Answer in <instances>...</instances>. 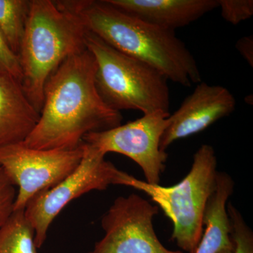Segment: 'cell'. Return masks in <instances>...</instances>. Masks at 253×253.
<instances>
[{
	"label": "cell",
	"mask_w": 253,
	"mask_h": 253,
	"mask_svg": "<svg viewBox=\"0 0 253 253\" xmlns=\"http://www.w3.org/2000/svg\"><path fill=\"white\" fill-rule=\"evenodd\" d=\"M96 64L84 49L63 61L46 82L40 119L23 144L38 150L81 146L89 133L121 126V112L109 107L95 83Z\"/></svg>",
	"instance_id": "cell-1"
},
{
	"label": "cell",
	"mask_w": 253,
	"mask_h": 253,
	"mask_svg": "<svg viewBox=\"0 0 253 253\" xmlns=\"http://www.w3.org/2000/svg\"><path fill=\"white\" fill-rule=\"evenodd\" d=\"M55 1L60 8L77 16L86 31L123 54L157 70L168 81L184 87L202 82L194 56L174 31L141 21L107 0Z\"/></svg>",
	"instance_id": "cell-2"
},
{
	"label": "cell",
	"mask_w": 253,
	"mask_h": 253,
	"mask_svg": "<svg viewBox=\"0 0 253 253\" xmlns=\"http://www.w3.org/2000/svg\"><path fill=\"white\" fill-rule=\"evenodd\" d=\"M86 30L77 16L51 0H31L18 58L23 89L38 112L46 82L70 56L86 49Z\"/></svg>",
	"instance_id": "cell-3"
},
{
	"label": "cell",
	"mask_w": 253,
	"mask_h": 253,
	"mask_svg": "<svg viewBox=\"0 0 253 253\" xmlns=\"http://www.w3.org/2000/svg\"><path fill=\"white\" fill-rule=\"evenodd\" d=\"M217 160L211 145L203 144L193 157L187 175L175 185L151 184L125 172L121 185L142 191L173 224L171 240L186 253H194L203 233L208 200L217 183Z\"/></svg>",
	"instance_id": "cell-4"
},
{
	"label": "cell",
	"mask_w": 253,
	"mask_h": 253,
	"mask_svg": "<svg viewBox=\"0 0 253 253\" xmlns=\"http://www.w3.org/2000/svg\"><path fill=\"white\" fill-rule=\"evenodd\" d=\"M85 46L96 61V88L109 107L144 115L169 113L168 80L162 73L123 54L89 31H86Z\"/></svg>",
	"instance_id": "cell-5"
},
{
	"label": "cell",
	"mask_w": 253,
	"mask_h": 253,
	"mask_svg": "<svg viewBox=\"0 0 253 253\" xmlns=\"http://www.w3.org/2000/svg\"><path fill=\"white\" fill-rule=\"evenodd\" d=\"M82 145L83 156L78 168L56 186L37 194L25 208V215L34 229L38 249L45 242L55 218L71 201L91 191L121 185L125 172L106 161L104 155L83 143Z\"/></svg>",
	"instance_id": "cell-6"
},
{
	"label": "cell",
	"mask_w": 253,
	"mask_h": 253,
	"mask_svg": "<svg viewBox=\"0 0 253 253\" xmlns=\"http://www.w3.org/2000/svg\"><path fill=\"white\" fill-rule=\"evenodd\" d=\"M83 156V145L74 149L38 150L22 142L0 148V167L18 189L14 211L24 210L37 194L67 177Z\"/></svg>",
	"instance_id": "cell-7"
},
{
	"label": "cell",
	"mask_w": 253,
	"mask_h": 253,
	"mask_svg": "<svg viewBox=\"0 0 253 253\" xmlns=\"http://www.w3.org/2000/svg\"><path fill=\"white\" fill-rule=\"evenodd\" d=\"M169 116L161 111L144 115L126 125L89 133L83 143L104 156L113 152L130 158L142 169L146 182L158 184L168 159L160 144Z\"/></svg>",
	"instance_id": "cell-8"
},
{
	"label": "cell",
	"mask_w": 253,
	"mask_h": 253,
	"mask_svg": "<svg viewBox=\"0 0 253 253\" xmlns=\"http://www.w3.org/2000/svg\"><path fill=\"white\" fill-rule=\"evenodd\" d=\"M159 208L137 194L117 198L101 218L105 235L88 253H184L165 247L153 219Z\"/></svg>",
	"instance_id": "cell-9"
},
{
	"label": "cell",
	"mask_w": 253,
	"mask_h": 253,
	"mask_svg": "<svg viewBox=\"0 0 253 253\" xmlns=\"http://www.w3.org/2000/svg\"><path fill=\"white\" fill-rule=\"evenodd\" d=\"M236 107L235 97L225 86L201 82L179 109L169 114L167 127L161 137V149L166 152L174 141L205 130L229 116Z\"/></svg>",
	"instance_id": "cell-10"
},
{
	"label": "cell",
	"mask_w": 253,
	"mask_h": 253,
	"mask_svg": "<svg viewBox=\"0 0 253 253\" xmlns=\"http://www.w3.org/2000/svg\"><path fill=\"white\" fill-rule=\"evenodd\" d=\"M124 12L157 27L174 31L217 9L218 0H107Z\"/></svg>",
	"instance_id": "cell-11"
},
{
	"label": "cell",
	"mask_w": 253,
	"mask_h": 253,
	"mask_svg": "<svg viewBox=\"0 0 253 253\" xmlns=\"http://www.w3.org/2000/svg\"><path fill=\"white\" fill-rule=\"evenodd\" d=\"M39 119L21 82L0 70V148L23 142Z\"/></svg>",
	"instance_id": "cell-12"
},
{
	"label": "cell",
	"mask_w": 253,
	"mask_h": 253,
	"mask_svg": "<svg viewBox=\"0 0 253 253\" xmlns=\"http://www.w3.org/2000/svg\"><path fill=\"white\" fill-rule=\"evenodd\" d=\"M234 190L227 173L218 172L214 192L208 200L204 217V233L194 253H217L232 244L226 206Z\"/></svg>",
	"instance_id": "cell-13"
},
{
	"label": "cell",
	"mask_w": 253,
	"mask_h": 253,
	"mask_svg": "<svg viewBox=\"0 0 253 253\" xmlns=\"http://www.w3.org/2000/svg\"><path fill=\"white\" fill-rule=\"evenodd\" d=\"M35 232L24 210L14 211L0 227V253H37Z\"/></svg>",
	"instance_id": "cell-14"
},
{
	"label": "cell",
	"mask_w": 253,
	"mask_h": 253,
	"mask_svg": "<svg viewBox=\"0 0 253 253\" xmlns=\"http://www.w3.org/2000/svg\"><path fill=\"white\" fill-rule=\"evenodd\" d=\"M30 7L31 0H0V31L17 55Z\"/></svg>",
	"instance_id": "cell-15"
},
{
	"label": "cell",
	"mask_w": 253,
	"mask_h": 253,
	"mask_svg": "<svg viewBox=\"0 0 253 253\" xmlns=\"http://www.w3.org/2000/svg\"><path fill=\"white\" fill-rule=\"evenodd\" d=\"M232 244L217 253H253V233L241 212L231 203L226 206Z\"/></svg>",
	"instance_id": "cell-16"
},
{
	"label": "cell",
	"mask_w": 253,
	"mask_h": 253,
	"mask_svg": "<svg viewBox=\"0 0 253 253\" xmlns=\"http://www.w3.org/2000/svg\"><path fill=\"white\" fill-rule=\"evenodd\" d=\"M221 17L236 26L253 16V0H218Z\"/></svg>",
	"instance_id": "cell-17"
},
{
	"label": "cell",
	"mask_w": 253,
	"mask_h": 253,
	"mask_svg": "<svg viewBox=\"0 0 253 253\" xmlns=\"http://www.w3.org/2000/svg\"><path fill=\"white\" fill-rule=\"evenodd\" d=\"M16 192V186L0 167V227L14 212Z\"/></svg>",
	"instance_id": "cell-18"
},
{
	"label": "cell",
	"mask_w": 253,
	"mask_h": 253,
	"mask_svg": "<svg viewBox=\"0 0 253 253\" xmlns=\"http://www.w3.org/2000/svg\"><path fill=\"white\" fill-rule=\"evenodd\" d=\"M0 70L9 73L21 83L22 71H21L19 58L10 47L1 31H0Z\"/></svg>",
	"instance_id": "cell-19"
},
{
	"label": "cell",
	"mask_w": 253,
	"mask_h": 253,
	"mask_svg": "<svg viewBox=\"0 0 253 253\" xmlns=\"http://www.w3.org/2000/svg\"><path fill=\"white\" fill-rule=\"evenodd\" d=\"M236 49L251 67H253V37H243L236 42Z\"/></svg>",
	"instance_id": "cell-20"
}]
</instances>
